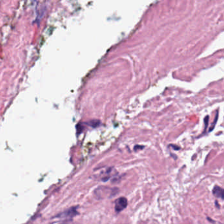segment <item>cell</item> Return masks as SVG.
Returning <instances> with one entry per match:
<instances>
[{"instance_id": "6da1fadb", "label": "cell", "mask_w": 224, "mask_h": 224, "mask_svg": "<svg viewBox=\"0 0 224 224\" xmlns=\"http://www.w3.org/2000/svg\"><path fill=\"white\" fill-rule=\"evenodd\" d=\"M79 214V212L77 210V206H73L64 211L58 214L56 217H58V218L61 219L71 220L73 217L78 216Z\"/></svg>"}, {"instance_id": "7a4b0ae2", "label": "cell", "mask_w": 224, "mask_h": 224, "mask_svg": "<svg viewBox=\"0 0 224 224\" xmlns=\"http://www.w3.org/2000/svg\"><path fill=\"white\" fill-rule=\"evenodd\" d=\"M128 205V200L125 197H120L115 201V210L116 212H120L125 209Z\"/></svg>"}, {"instance_id": "3957f363", "label": "cell", "mask_w": 224, "mask_h": 224, "mask_svg": "<svg viewBox=\"0 0 224 224\" xmlns=\"http://www.w3.org/2000/svg\"><path fill=\"white\" fill-rule=\"evenodd\" d=\"M212 193L214 196L220 199L224 200V189L220 186H214L212 190Z\"/></svg>"}, {"instance_id": "277c9868", "label": "cell", "mask_w": 224, "mask_h": 224, "mask_svg": "<svg viewBox=\"0 0 224 224\" xmlns=\"http://www.w3.org/2000/svg\"><path fill=\"white\" fill-rule=\"evenodd\" d=\"M90 125L93 126V127H96V126H98L100 125V122L99 121H98V120H94V121H90V123H89Z\"/></svg>"}]
</instances>
